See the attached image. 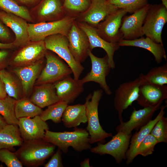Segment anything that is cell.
<instances>
[{"label": "cell", "mask_w": 167, "mask_h": 167, "mask_svg": "<svg viewBox=\"0 0 167 167\" xmlns=\"http://www.w3.org/2000/svg\"><path fill=\"white\" fill-rule=\"evenodd\" d=\"M45 141L58 147L66 153L69 147L78 152L90 149L89 133L87 130L75 127L72 131L54 132L46 131L43 139Z\"/></svg>", "instance_id": "cell-1"}, {"label": "cell", "mask_w": 167, "mask_h": 167, "mask_svg": "<svg viewBox=\"0 0 167 167\" xmlns=\"http://www.w3.org/2000/svg\"><path fill=\"white\" fill-rule=\"evenodd\" d=\"M55 146L43 139L24 141L15 152L23 165L37 167L54 153Z\"/></svg>", "instance_id": "cell-2"}, {"label": "cell", "mask_w": 167, "mask_h": 167, "mask_svg": "<svg viewBox=\"0 0 167 167\" xmlns=\"http://www.w3.org/2000/svg\"><path fill=\"white\" fill-rule=\"evenodd\" d=\"M103 92L101 89L94 91L92 94L87 97L84 104L88 122L86 128L91 144L97 142L102 143L105 139L112 136V133H108L103 129L99 122L98 107Z\"/></svg>", "instance_id": "cell-3"}, {"label": "cell", "mask_w": 167, "mask_h": 167, "mask_svg": "<svg viewBox=\"0 0 167 167\" xmlns=\"http://www.w3.org/2000/svg\"><path fill=\"white\" fill-rule=\"evenodd\" d=\"M77 17L67 15L56 21L28 24V31L30 41L44 40L50 35L60 34L66 36Z\"/></svg>", "instance_id": "cell-4"}, {"label": "cell", "mask_w": 167, "mask_h": 167, "mask_svg": "<svg viewBox=\"0 0 167 167\" xmlns=\"http://www.w3.org/2000/svg\"><path fill=\"white\" fill-rule=\"evenodd\" d=\"M44 41L47 50L55 53L63 59L71 70L74 78L79 79L84 68L75 60L71 54L67 36L57 34L48 36Z\"/></svg>", "instance_id": "cell-5"}, {"label": "cell", "mask_w": 167, "mask_h": 167, "mask_svg": "<svg viewBox=\"0 0 167 167\" xmlns=\"http://www.w3.org/2000/svg\"><path fill=\"white\" fill-rule=\"evenodd\" d=\"M167 22V8L162 4L151 5L143 26L144 35L162 45L163 29Z\"/></svg>", "instance_id": "cell-6"}, {"label": "cell", "mask_w": 167, "mask_h": 167, "mask_svg": "<svg viewBox=\"0 0 167 167\" xmlns=\"http://www.w3.org/2000/svg\"><path fill=\"white\" fill-rule=\"evenodd\" d=\"M143 75L141 73L134 80L120 84L115 91L114 107L118 112L120 123L123 121V111L131 106L138 98L140 87L144 82Z\"/></svg>", "instance_id": "cell-7"}, {"label": "cell", "mask_w": 167, "mask_h": 167, "mask_svg": "<svg viewBox=\"0 0 167 167\" xmlns=\"http://www.w3.org/2000/svg\"><path fill=\"white\" fill-rule=\"evenodd\" d=\"M45 57L46 65L37 77V84L55 83L72 74L68 65L58 57L47 51Z\"/></svg>", "instance_id": "cell-8"}, {"label": "cell", "mask_w": 167, "mask_h": 167, "mask_svg": "<svg viewBox=\"0 0 167 167\" xmlns=\"http://www.w3.org/2000/svg\"><path fill=\"white\" fill-rule=\"evenodd\" d=\"M131 134L126 135L117 132L108 143H99L97 146L91 148V152L100 155L108 154L112 156L116 162L120 164L123 159H126V153L129 148Z\"/></svg>", "instance_id": "cell-9"}, {"label": "cell", "mask_w": 167, "mask_h": 167, "mask_svg": "<svg viewBox=\"0 0 167 167\" xmlns=\"http://www.w3.org/2000/svg\"><path fill=\"white\" fill-rule=\"evenodd\" d=\"M88 56L91 60L92 66L91 71L86 75L80 79L82 83L93 82L98 84L105 93L111 95L112 92L106 81V77L111 69L108 57L106 54L102 58H99L94 55L89 50Z\"/></svg>", "instance_id": "cell-10"}, {"label": "cell", "mask_w": 167, "mask_h": 167, "mask_svg": "<svg viewBox=\"0 0 167 167\" xmlns=\"http://www.w3.org/2000/svg\"><path fill=\"white\" fill-rule=\"evenodd\" d=\"M127 13L124 10L118 8L108 15L96 28L97 34L107 42L118 43L123 39L120 29L122 19Z\"/></svg>", "instance_id": "cell-11"}, {"label": "cell", "mask_w": 167, "mask_h": 167, "mask_svg": "<svg viewBox=\"0 0 167 167\" xmlns=\"http://www.w3.org/2000/svg\"><path fill=\"white\" fill-rule=\"evenodd\" d=\"M67 37L69 49L75 60L80 63L84 62L90 50L89 42L87 35L78 26L76 20L73 23Z\"/></svg>", "instance_id": "cell-12"}, {"label": "cell", "mask_w": 167, "mask_h": 167, "mask_svg": "<svg viewBox=\"0 0 167 167\" xmlns=\"http://www.w3.org/2000/svg\"><path fill=\"white\" fill-rule=\"evenodd\" d=\"M118 9L107 0H91L88 8L79 15L76 20L96 28L107 16Z\"/></svg>", "instance_id": "cell-13"}, {"label": "cell", "mask_w": 167, "mask_h": 167, "mask_svg": "<svg viewBox=\"0 0 167 167\" xmlns=\"http://www.w3.org/2000/svg\"><path fill=\"white\" fill-rule=\"evenodd\" d=\"M150 5L148 4L131 15L123 17L120 31L123 39L133 40L144 35L143 26Z\"/></svg>", "instance_id": "cell-14"}, {"label": "cell", "mask_w": 167, "mask_h": 167, "mask_svg": "<svg viewBox=\"0 0 167 167\" xmlns=\"http://www.w3.org/2000/svg\"><path fill=\"white\" fill-rule=\"evenodd\" d=\"M16 53L12 62L15 66H22L34 63L42 60L47 51L44 40L30 41Z\"/></svg>", "instance_id": "cell-15"}, {"label": "cell", "mask_w": 167, "mask_h": 167, "mask_svg": "<svg viewBox=\"0 0 167 167\" xmlns=\"http://www.w3.org/2000/svg\"><path fill=\"white\" fill-rule=\"evenodd\" d=\"M30 14L37 23L58 20L67 15L61 0H42Z\"/></svg>", "instance_id": "cell-16"}, {"label": "cell", "mask_w": 167, "mask_h": 167, "mask_svg": "<svg viewBox=\"0 0 167 167\" xmlns=\"http://www.w3.org/2000/svg\"><path fill=\"white\" fill-rule=\"evenodd\" d=\"M162 103L154 106L145 107L142 109H134L128 121H123L116 128L117 132H120L126 135L131 134L134 129L138 130L151 120L155 112L160 109Z\"/></svg>", "instance_id": "cell-17"}, {"label": "cell", "mask_w": 167, "mask_h": 167, "mask_svg": "<svg viewBox=\"0 0 167 167\" xmlns=\"http://www.w3.org/2000/svg\"><path fill=\"white\" fill-rule=\"evenodd\" d=\"M18 126L24 141L43 139L46 130H49L46 122L40 115L31 118L23 117L18 119Z\"/></svg>", "instance_id": "cell-18"}, {"label": "cell", "mask_w": 167, "mask_h": 167, "mask_svg": "<svg viewBox=\"0 0 167 167\" xmlns=\"http://www.w3.org/2000/svg\"><path fill=\"white\" fill-rule=\"evenodd\" d=\"M0 20L9 27L15 34L13 42L15 47L22 46L29 41L28 24L23 18L15 14L0 11Z\"/></svg>", "instance_id": "cell-19"}, {"label": "cell", "mask_w": 167, "mask_h": 167, "mask_svg": "<svg viewBox=\"0 0 167 167\" xmlns=\"http://www.w3.org/2000/svg\"><path fill=\"white\" fill-rule=\"evenodd\" d=\"M77 22L78 26L82 29L87 35L89 42L90 49L92 50L95 48H100L106 52L108 62L111 69L115 67L113 57L115 52L119 47L118 43L107 42L101 38L97 33L96 28L83 22Z\"/></svg>", "instance_id": "cell-20"}, {"label": "cell", "mask_w": 167, "mask_h": 167, "mask_svg": "<svg viewBox=\"0 0 167 167\" xmlns=\"http://www.w3.org/2000/svg\"><path fill=\"white\" fill-rule=\"evenodd\" d=\"M167 98V86L144 82L139 88L138 104L143 107L154 106L162 103Z\"/></svg>", "instance_id": "cell-21"}, {"label": "cell", "mask_w": 167, "mask_h": 167, "mask_svg": "<svg viewBox=\"0 0 167 167\" xmlns=\"http://www.w3.org/2000/svg\"><path fill=\"white\" fill-rule=\"evenodd\" d=\"M56 94L60 101L68 105L73 103L84 90L81 79H76L70 76L54 84Z\"/></svg>", "instance_id": "cell-22"}, {"label": "cell", "mask_w": 167, "mask_h": 167, "mask_svg": "<svg viewBox=\"0 0 167 167\" xmlns=\"http://www.w3.org/2000/svg\"><path fill=\"white\" fill-rule=\"evenodd\" d=\"M166 106L167 104L161 106L160 112L156 118L153 120H151L146 124L141 127L139 131L136 132L131 136L129 148L126 153V164L131 163L136 156V152L139 145L144 138L150 133L156 122L164 116V109Z\"/></svg>", "instance_id": "cell-23"}, {"label": "cell", "mask_w": 167, "mask_h": 167, "mask_svg": "<svg viewBox=\"0 0 167 167\" xmlns=\"http://www.w3.org/2000/svg\"><path fill=\"white\" fill-rule=\"evenodd\" d=\"M42 60L34 63L17 67L13 72L18 76L21 82L23 93L25 95L29 92L38 77L42 67Z\"/></svg>", "instance_id": "cell-24"}, {"label": "cell", "mask_w": 167, "mask_h": 167, "mask_svg": "<svg viewBox=\"0 0 167 167\" xmlns=\"http://www.w3.org/2000/svg\"><path fill=\"white\" fill-rule=\"evenodd\" d=\"M120 46H134L145 49L150 52L154 57L155 61L160 63L163 58L166 61V56L164 45L157 43L147 37H140L133 40L122 39L118 43Z\"/></svg>", "instance_id": "cell-25"}, {"label": "cell", "mask_w": 167, "mask_h": 167, "mask_svg": "<svg viewBox=\"0 0 167 167\" xmlns=\"http://www.w3.org/2000/svg\"><path fill=\"white\" fill-rule=\"evenodd\" d=\"M30 99L33 103L41 109L60 101L53 84H41L36 87Z\"/></svg>", "instance_id": "cell-26"}, {"label": "cell", "mask_w": 167, "mask_h": 167, "mask_svg": "<svg viewBox=\"0 0 167 167\" xmlns=\"http://www.w3.org/2000/svg\"><path fill=\"white\" fill-rule=\"evenodd\" d=\"M62 121L66 127H76L87 122L85 105H67L63 114Z\"/></svg>", "instance_id": "cell-27"}, {"label": "cell", "mask_w": 167, "mask_h": 167, "mask_svg": "<svg viewBox=\"0 0 167 167\" xmlns=\"http://www.w3.org/2000/svg\"><path fill=\"white\" fill-rule=\"evenodd\" d=\"M24 142L18 125L7 124L0 129V150L20 146Z\"/></svg>", "instance_id": "cell-28"}, {"label": "cell", "mask_w": 167, "mask_h": 167, "mask_svg": "<svg viewBox=\"0 0 167 167\" xmlns=\"http://www.w3.org/2000/svg\"><path fill=\"white\" fill-rule=\"evenodd\" d=\"M15 110V116L18 119L40 115L43 111L41 108L33 103L30 99L25 97L16 100Z\"/></svg>", "instance_id": "cell-29"}, {"label": "cell", "mask_w": 167, "mask_h": 167, "mask_svg": "<svg viewBox=\"0 0 167 167\" xmlns=\"http://www.w3.org/2000/svg\"><path fill=\"white\" fill-rule=\"evenodd\" d=\"M16 100L9 96L0 99V114L8 124L18 125L19 120L15 115Z\"/></svg>", "instance_id": "cell-30"}, {"label": "cell", "mask_w": 167, "mask_h": 167, "mask_svg": "<svg viewBox=\"0 0 167 167\" xmlns=\"http://www.w3.org/2000/svg\"><path fill=\"white\" fill-rule=\"evenodd\" d=\"M0 8L5 12L16 15L27 21L33 22L28 9L24 6L19 5L14 0H0Z\"/></svg>", "instance_id": "cell-31"}, {"label": "cell", "mask_w": 167, "mask_h": 167, "mask_svg": "<svg viewBox=\"0 0 167 167\" xmlns=\"http://www.w3.org/2000/svg\"><path fill=\"white\" fill-rule=\"evenodd\" d=\"M145 83L163 85L167 84V63L151 69L146 75H143Z\"/></svg>", "instance_id": "cell-32"}, {"label": "cell", "mask_w": 167, "mask_h": 167, "mask_svg": "<svg viewBox=\"0 0 167 167\" xmlns=\"http://www.w3.org/2000/svg\"><path fill=\"white\" fill-rule=\"evenodd\" d=\"M67 105L65 102L60 101L48 106L40 116L44 121L51 120L55 123H59L62 121L63 114Z\"/></svg>", "instance_id": "cell-33"}, {"label": "cell", "mask_w": 167, "mask_h": 167, "mask_svg": "<svg viewBox=\"0 0 167 167\" xmlns=\"http://www.w3.org/2000/svg\"><path fill=\"white\" fill-rule=\"evenodd\" d=\"M0 79L4 84L8 96L16 100L21 98L19 84L11 74L5 70H1Z\"/></svg>", "instance_id": "cell-34"}, {"label": "cell", "mask_w": 167, "mask_h": 167, "mask_svg": "<svg viewBox=\"0 0 167 167\" xmlns=\"http://www.w3.org/2000/svg\"><path fill=\"white\" fill-rule=\"evenodd\" d=\"M91 0H64L63 8L67 15L77 17L89 7Z\"/></svg>", "instance_id": "cell-35"}, {"label": "cell", "mask_w": 167, "mask_h": 167, "mask_svg": "<svg viewBox=\"0 0 167 167\" xmlns=\"http://www.w3.org/2000/svg\"><path fill=\"white\" fill-rule=\"evenodd\" d=\"M118 8L132 14L148 3V0H107Z\"/></svg>", "instance_id": "cell-36"}, {"label": "cell", "mask_w": 167, "mask_h": 167, "mask_svg": "<svg viewBox=\"0 0 167 167\" xmlns=\"http://www.w3.org/2000/svg\"><path fill=\"white\" fill-rule=\"evenodd\" d=\"M158 143L156 139L149 133L139 145L136 152V156L140 155L145 157L152 154L154 151L155 146Z\"/></svg>", "instance_id": "cell-37"}, {"label": "cell", "mask_w": 167, "mask_h": 167, "mask_svg": "<svg viewBox=\"0 0 167 167\" xmlns=\"http://www.w3.org/2000/svg\"><path fill=\"white\" fill-rule=\"evenodd\" d=\"M150 134L156 139L158 143H167V118L164 116L155 124Z\"/></svg>", "instance_id": "cell-38"}, {"label": "cell", "mask_w": 167, "mask_h": 167, "mask_svg": "<svg viewBox=\"0 0 167 167\" xmlns=\"http://www.w3.org/2000/svg\"><path fill=\"white\" fill-rule=\"evenodd\" d=\"M0 161L8 167H22L23 166L15 153L7 149L0 150Z\"/></svg>", "instance_id": "cell-39"}, {"label": "cell", "mask_w": 167, "mask_h": 167, "mask_svg": "<svg viewBox=\"0 0 167 167\" xmlns=\"http://www.w3.org/2000/svg\"><path fill=\"white\" fill-rule=\"evenodd\" d=\"M61 150L58 148L48 162L45 164V167H62V164Z\"/></svg>", "instance_id": "cell-40"}, {"label": "cell", "mask_w": 167, "mask_h": 167, "mask_svg": "<svg viewBox=\"0 0 167 167\" xmlns=\"http://www.w3.org/2000/svg\"><path fill=\"white\" fill-rule=\"evenodd\" d=\"M3 23L2 21H0V40H9L11 38L10 33Z\"/></svg>", "instance_id": "cell-41"}, {"label": "cell", "mask_w": 167, "mask_h": 167, "mask_svg": "<svg viewBox=\"0 0 167 167\" xmlns=\"http://www.w3.org/2000/svg\"><path fill=\"white\" fill-rule=\"evenodd\" d=\"M4 84L0 79V99H3L7 96Z\"/></svg>", "instance_id": "cell-42"}, {"label": "cell", "mask_w": 167, "mask_h": 167, "mask_svg": "<svg viewBox=\"0 0 167 167\" xmlns=\"http://www.w3.org/2000/svg\"><path fill=\"white\" fill-rule=\"evenodd\" d=\"M15 47L13 42L3 43L1 42L0 40V49H11Z\"/></svg>", "instance_id": "cell-43"}, {"label": "cell", "mask_w": 167, "mask_h": 167, "mask_svg": "<svg viewBox=\"0 0 167 167\" xmlns=\"http://www.w3.org/2000/svg\"><path fill=\"white\" fill-rule=\"evenodd\" d=\"M21 4L25 5H31L36 3L39 0H14Z\"/></svg>", "instance_id": "cell-44"}, {"label": "cell", "mask_w": 167, "mask_h": 167, "mask_svg": "<svg viewBox=\"0 0 167 167\" xmlns=\"http://www.w3.org/2000/svg\"><path fill=\"white\" fill-rule=\"evenodd\" d=\"M8 52L5 50L0 51V64L3 62L7 57Z\"/></svg>", "instance_id": "cell-45"}, {"label": "cell", "mask_w": 167, "mask_h": 167, "mask_svg": "<svg viewBox=\"0 0 167 167\" xmlns=\"http://www.w3.org/2000/svg\"><path fill=\"white\" fill-rule=\"evenodd\" d=\"M89 161H90L89 158L85 159L83 161L81 162L80 163V167H90Z\"/></svg>", "instance_id": "cell-46"}, {"label": "cell", "mask_w": 167, "mask_h": 167, "mask_svg": "<svg viewBox=\"0 0 167 167\" xmlns=\"http://www.w3.org/2000/svg\"><path fill=\"white\" fill-rule=\"evenodd\" d=\"M8 124L3 118L0 114V129Z\"/></svg>", "instance_id": "cell-47"}, {"label": "cell", "mask_w": 167, "mask_h": 167, "mask_svg": "<svg viewBox=\"0 0 167 167\" xmlns=\"http://www.w3.org/2000/svg\"><path fill=\"white\" fill-rule=\"evenodd\" d=\"M162 5L167 8V0H161Z\"/></svg>", "instance_id": "cell-48"}, {"label": "cell", "mask_w": 167, "mask_h": 167, "mask_svg": "<svg viewBox=\"0 0 167 167\" xmlns=\"http://www.w3.org/2000/svg\"><path fill=\"white\" fill-rule=\"evenodd\" d=\"M3 167V165H0V167Z\"/></svg>", "instance_id": "cell-49"}]
</instances>
